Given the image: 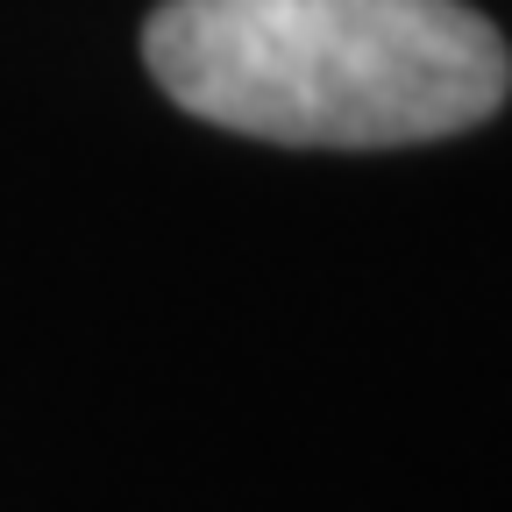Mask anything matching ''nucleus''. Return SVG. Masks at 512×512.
<instances>
[{
	"instance_id": "nucleus-1",
	"label": "nucleus",
	"mask_w": 512,
	"mask_h": 512,
	"mask_svg": "<svg viewBox=\"0 0 512 512\" xmlns=\"http://www.w3.org/2000/svg\"><path fill=\"white\" fill-rule=\"evenodd\" d=\"M143 57L185 114L306 150L434 143L512 86L505 36L463 0H164Z\"/></svg>"
}]
</instances>
